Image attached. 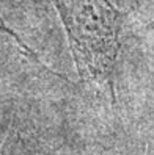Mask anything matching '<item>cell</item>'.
<instances>
[{
  "instance_id": "1",
  "label": "cell",
  "mask_w": 154,
  "mask_h": 155,
  "mask_svg": "<svg viewBox=\"0 0 154 155\" xmlns=\"http://www.w3.org/2000/svg\"><path fill=\"white\" fill-rule=\"evenodd\" d=\"M68 36L77 74L115 102V68L126 13L110 0H52Z\"/></svg>"
},
{
  "instance_id": "2",
  "label": "cell",
  "mask_w": 154,
  "mask_h": 155,
  "mask_svg": "<svg viewBox=\"0 0 154 155\" xmlns=\"http://www.w3.org/2000/svg\"><path fill=\"white\" fill-rule=\"evenodd\" d=\"M0 33H5V35H8V36H10V38L17 44V47H19L24 53H25V57L27 58H30L32 61H35L36 63V64H38V66H43L44 69H46V71H50L46 64H44V63H43V60L38 57V53H36L32 47H29V45H27L24 41H22V38H21V36L19 35H17L13 28H11V27L10 25H8L5 21H3V17L2 16H0Z\"/></svg>"
}]
</instances>
